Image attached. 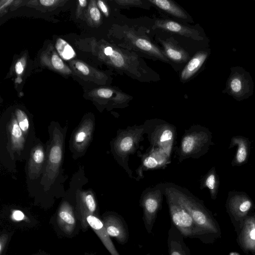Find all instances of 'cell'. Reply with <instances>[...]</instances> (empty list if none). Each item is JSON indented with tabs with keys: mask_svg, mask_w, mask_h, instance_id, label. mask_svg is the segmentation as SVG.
Wrapping results in <instances>:
<instances>
[{
	"mask_svg": "<svg viewBox=\"0 0 255 255\" xmlns=\"http://www.w3.org/2000/svg\"><path fill=\"white\" fill-rule=\"evenodd\" d=\"M155 186L172 197L190 214L196 224L207 235L215 233L217 228L209 211L202 201L187 189L171 182L160 183Z\"/></svg>",
	"mask_w": 255,
	"mask_h": 255,
	"instance_id": "obj_1",
	"label": "cell"
},
{
	"mask_svg": "<svg viewBox=\"0 0 255 255\" xmlns=\"http://www.w3.org/2000/svg\"><path fill=\"white\" fill-rule=\"evenodd\" d=\"M212 135L206 128L200 125H192L185 130L179 146L176 149V157L179 162L202 156L213 145Z\"/></svg>",
	"mask_w": 255,
	"mask_h": 255,
	"instance_id": "obj_2",
	"label": "cell"
},
{
	"mask_svg": "<svg viewBox=\"0 0 255 255\" xmlns=\"http://www.w3.org/2000/svg\"><path fill=\"white\" fill-rule=\"evenodd\" d=\"M143 125L128 126L120 129L113 144V153L119 164L124 168L130 178H134L129 167V156L135 153L143 140Z\"/></svg>",
	"mask_w": 255,
	"mask_h": 255,
	"instance_id": "obj_3",
	"label": "cell"
},
{
	"mask_svg": "<svg viewBox=\"0 0 255 255\" xmlns=\"http://www.w3.org/2000/svg\"><path fill=\"white\" fill-rule=\"evenodd\" d=\"M143 125L150 146L164 150L171 157L177 136L176 127L159 119L146 121Z\"/></svg>",
	"mask_w": 255,
	"mask_h": 255,
	"instance_id": "obj_4",
	"label": "cell"
},
{
	"mask_svg": "<svg viewBox=\"0 0 255 255\" xmlns=\"http://www.w3.org/2000/svg\"><path fill=\"white\" fill-rule=\"evenodd\" d=\"M162 192L166 199L172 224L184 238L204 240L207 235L196 224L188 212L169 194Z\"/></svg>",
	"mask_w": 255,
	"mask_h": 255,
	"instance_id": "obj_5",
	"label": "cell"
},
{
	"mask_svg": "<svg viewBox=\"0 0 255 255\" xmlns=\"http://www.w3.org/2000/svg\"><path fill=\"white\" fill-rule=\"evenodd\" d=\"M163 196L162 191L155 186L145 189L141 194L139 205L143 211L145 228L149 234L151 232L157 214L162 208Z\"/></svg>",
	"mask_w": 255,
	"mask_h": 255,
	"instance_id": "obj_6",
	"label": "cell"
},
{
	"mask_svg": "<svg viewBox=\"0 0 255 255\" xmlns=\"http://www.w3.org/2000/svg\"><path fill=\"white\" fill-rule=\"evenodd\" d=\"M140 157L141 164L136 170L140 178L143 177V171L164 168L170 162V157L164 150L151 146Z\"/></svg>",
	"mask_w": 255,
	"mask_h": 255,
	"instance_id": "obj_7",
	"label": "cell"
},
{
	"mask_svg": "<svg viewBox=\"0 0 255 255\" xmlns=\"http://www.w3.org/2000/svg\"><path fill=\"white\" fill-rule=\"evenodd\" d=\"M105 229L110 237L114 238L121 244L127 243L129 231L124 219L116 213L105 216L102 220Z\"/></svg>",
	"mask_w": 255,
	"mask_h": 255,
	"instance_id": "obj_8",
	"label": "cell"
},
{
	"mask_svg": "<svg viewBox=\"0 0 255 255\" xmlns=\"http://www.w3.org/2000/svg\"><path fill=\"white\" fill-rule=\"evenodd\" d=\"M227 203L229 210L237 217L246 215L253 206V202L249 196L242 192H229Z\"/></svg>",
	"mask_w": 255,
	"mask_h": 255,
	"instance_id": "obj_9",
	"label": "cell"
},
{
	"mask_svg": "<svg viewBox=\"0 0 255 255\" xmlns=\"http://www.w3.org/2000/svg\"><path fill=\"white\" fill-rule=\"evenodd\" d=\"M87 220L89 226L98 236L111 255H120L108 234L102 220L94 215L88 216Z\"/></svg>",
	"mask_w": 255,
	"mask_h": 255,
	"instance_id": "obj_10",
	"label": "cell"
},
{
	"mask_svg": "<svg viewBox=\"0 0 255 255\" xmlns=\"http://www.w3.org/2000/svg\"><path fill=\"white\" fill-rule=\"evenodd\" d=\"M184 238L172 224L167 239L168 255H190V250L184 241Z\"/></svg>",
	"mask_w": 255,
	"mask_h": 255,
	"instance_id": "obj_11",
	"label": "cell"
},
{
	"mask_svg": "<svg viewBox=\"0 0 255 255\" xmlns=\"http://www.w3.org/2000/svg\"><path fill=\"white\" fill-rule=\"evenodd\" d=\"M237 146V150L231 164L233 166H241L248 162L250 149V141L245 136L237 135L233 136L231 140L229 149Z\"/></svg>",
	"mask_w": 255,
	"mask_h": 255,
	"instance_id": "obj_12",
	"label": "cell"
},
{
	"mask_svg": "<svg viewBox=\"0 0 255 255\" xmlns=\"http://www.w3.org/2000/svg\"><path fill=\"white\" fill-rule=\"evenodd\" d=\"M57 222L63 232L67 235H71L76 225V219L72 208L67 204L63 205L58 212Z\"/></svg>",
	"mask_w": 255,
	"mask_h": 255,
	"instance_id": "obj_13",
	"label": "cell"
},
{
	"mask_svg": "<svg viewBox=\"0 0 255 255\" xmlns=\"http://www.w3.org/2000/svg\"><path fill=\"white\" fill-rule=\"evenodd\" d=\"M96 207L95 200L91 194H87L82 199L78 207L77 218L83 228L87 229L89 226L87 218L90 215H93Z\"/></svg>",
	"mask_w": 255,
	"mask_h": 255,
	"instance_id": "obj_14",
	"label": "cell"
},
{
	"mask_svg": "<svg viewBox=\"0 0 255 255\" xmlns=\"http://www.w3.org/2000/svg\"><path fill=\"white\" fill-rule=\"evenodd\" d=\"M157 26L161 28L177 33L182 35L190 37L194 39H200L196 31L186 27L179 23L170 20H160L156 22Z\"/></svg>",
	"mask_w": 255,
	"mask_h": 255,
	"instance_id": "obj_15",
	"label": "cell"
},
{
	"mask_svg": "<svg viewBox=\"0 0 255 255\" xmlns=\"http://www.w3.org/2000/svg\"><path fill=\"white\" fill-rule=\"evenodd\" d=\"M220 181L215 167H212L202 177L201 180L200 189L207 188L209 190L211 198H216Z\"/></svg>",
	"mask_w": 255,
	"mask_h": 255,
	"instance_id": "obj_16",
	"label": "cell"
},
{
	"mask_svg": "<svg viewBox=\"0 0 255 255\" xmlns=\"http://www.w3.org/2000/svg\"><path fill=\"white\" fill-rule=\"evenodd\" d=\"M207 57V54L204 52L197 53L190 60L183 70L181 78L186 80L191 77L201 67Z\"/></svg>",
	"mask_w": 255,
	"mask_h": 255,
	"instance_id": "obj_17",
	"label": "cell"
},
{
	"mask_svg": "<svg viewBox=\"0 0 255 255\" xmlns=\"http://www.w3.org/2000/svg\"><path fill=\"white\" fill-rule=\"evenodd\" d=\"M149 1L160 9L176 17L182 18L187 17L183 11L171 1L168 0H150Z\"/></svg>",
	"mask_w": 255,
	"mask_h": 255,
	"instance_id": "obj_18",
	"label": "cell"
},
{
	"mask_svg": "<svg viewBox=\"0 0 255 255\" xmlns=\"http://www.w3.org/2000/svg\"><path fill=\"white\" fill-rule=\"evenodd\" d=\"M55 47L59 55L64 60H70L76 56L72 47L62 38L57 40Z\"/></svg>",
	"mask_w": 255,
	"mask_h": 255,
	"instance_id": "obj_19",
	"label": "cell"
},
{
	"mask_svg": "<svg viewBox=\"0 0 255 255\" xmlns=\"http://www.w3.org/2000/svg\"><path fill=\"white\" fill-rule=\"evenodd\" d=\"M164 46L166 54L171 60L176 62H182L186 60L187 55L180 49L169 43H165Z\"/></svg>",
	"mask_w": 255,
	"mask_h": 255,
	"instance_id": "obj_20",
	"label": "cell"
},
{
	"mask_svg": "<svg viewBox=\"0 0 255 255\" xmlns=\"http://www.w3.org/2000/svg\"><path fill=\"white\" fill-rule=\"evenodd\" d=\"M249 221L247 223L243 234L245 245L247 247L254 249L255 248V223Z\"/></svg>",
	"mask_w": 255,
	"mask_h": 255,
	"instance_id": "obj_21",
	"label": "cell"
},
{
	"mask_svg": "<svg viewBox=\"0 0 255 255\" xmlns=\"http://www.w3.org/2000/svg\"><path fill=\"white\" fill-rule=\"evenodd\" d=\"M135 45L137 48L142 51L150 52L156 56L165 59V58L159 50L149 41L145 39L140 38L136 39L135 41Z\"/></svg>",
	"mask_w": 255,
	"mask_h": 255,
	"instance_id": "obj_22",
	"label": "cell"
},
{
	"mask_svg": "<svg viewBox=\"0 0 255 255\" xmlns=\"http://www.w3.org/2000/svg\"><path fill=\"white\" fill-rule=\"evenodd\" d=\"M230 88L235 95L242 94L245 88V82L243 78L239 76L233 77L230 82Z\"/></svg>",
	"mask_w": 255,
	"mask_h": 255,
	"instance_id": "obj_23",
	"label": "cell"
},
{
	"mask_svg": "<svg viewBox=\"0 0 255 255\" xmlns=\"http://www.w3.org/2000/svg\"><path fill=\"white\" fill-rule=\"evenodd\" d=\"M18 124L21 129L26 131L29 128V122L27 117L24 112L21 110H17L16 112Z\"/></svg>",
	"mask_w": 255,
	"mask_h": 255,
	"instance_id": "obj_24",
	"label": "cell"
},
{
	"mask_svg": "<svg viewBox=\"0 0 255 255\" xmlns=\"http://www.w3.org/2000/svg\"><path fill=\"white\" fill-rule=\"evenodd\" d=\"M112 63L116 67L119 68L125 67L126 66V61L122 54L114 50L112 54L109 56Z\"/></svg>",
	"mask_w": 255,
	"mask_h": 255,
	"instance_id": "obj_25",
	"label": "cell"
},
{
	"mask_svg": "<svg viewBox=\"0 0 255 255\" xmlns=\"http://www.w3.org/2000/svg\"><path fill=\"white\" fill-rule=\"evenodd\" d=\"M62 157V151L60 147L58 145L53 146L50 150L49 160L53 164L59 163Z\"/></svg>",
	"mask_w": 255,
	"mask_h": 255,
	"instance_id": "obj_26",
	"label": "cell"
},
{
	"mask_svg": "<svg viewBox=\"0 0 255 255\" xmlns=\"http://www.w3.org/2000/svg\"><path fill=\"white\" fill-rule=\"evenodd\" d=\"M51 62L53 67L56 70L62 71L65 69V65L61 58L56 53L52 55Z\"/></svg>",
	"mask_w": 255,
	"mask_h": 255,
	"instance_id": "obj_27",
	"label": "cell"
},
{
	"mask_svg": "<svg viewBox=\"0 0 255 255\" xmlns=\"http://www.w3.org/2000/svg\"><path fill=\"white\" fill-rule=\"evenodd\" d=\"M20 128L17 123H14L11 128V134L14 139H18L21 137L22 132Z\"/></svg>",
	"mask_w": 255,
	"mask_h": 255,
	"instance_id": "obj_28",
	"label": "cell"
},
{
	"mask_svg": "<svg viewBox=\"0 0 255 255\" xmlns=\"http://www.w3.org/2000/svg\"><path fill=\"white\" fill-rule=\"evenodd\" d=\"M113 94V91L110 89L101 88L97 91L98 95L103 98H110Z\"/></svg>",
	"mask_w": 255,
	"mask_h": 255,
	"instance_id": "obj_29",
	"label": "cell"
},
{
	"mask_svg": "<svg viewBox=\"0 0 255 255\" xmlns=\"http://www.w3.org/2000/svg\"><path fill=\"white\" fill-rule=\"evenodd\" d=\"M33 158L35 162L39 164L43 162L44 159V153L42 149H37L34 152Z\"/></svg>",
	"mask_w": 255,
	"mask_h": 255,
	"instance_id": "obj_30",
	"label": "cell"
},
{
	"mask_svg": "<svg viewBox=\"0 0 255 255\" xmlns=\"http://www.w3.org/2000/svg\"><path fill=\"white\" fill-rule=\"evenodd\" d=\"M90 14L91 18L95 21H98L101 18V13L96 6H93L90 9Z\"/></svg>",
	"mask_w": 255,
	"mask_h": 255,
	"instance_id": "obj_31",
	"label": "cell"
},
{
	"mask_svg": "<svg viewBox=\"0 0 255 255\" xmlns=\"http://www.w3.org/2000/svg\"><path fill=\"white\" fill-rule=\"evenodd\" d=\"M76 68L83 74L87 75L89 73V68L84 63L77 62L75 63Z\"/></svg>",
	"mask_w": 255,
	"mask_h": 255,
	"instance_id": "obj_32",
	"label": "cell"
},
{
	"mask_svg": "<svg viewBox=\"0 0 255 255\" xmlns=\"http://www.w3.org/2000/svg\"><path fill=\"white\" fill-rule=\"evenodd\" d=\"M8 240V235L2 234L0 237V255H2Z\"/></svg>",
	"mask_w": 255,
	"mask_h": 255,
	"instance_id": "obj_33",
	"label": "cell"
},
{
	"mask_svg": "<svg viewBox=\"0 0 255 255\" xmlns=\"http://www.w3.org/2000/svg\"><path fill=\"white\" fill-rule=\"evenodd\" d=\"M87 136L86 132L84 130L79 131L75 136V141L77 142H82L86 139Z\"/></svg>",
	"mask_w": 255,
	"mask_h": 255,
	"instance_id": "obj_34",
	"label": "cell"
},
{
	"mask_svg": "<svg viewBox=\"0 0 255 255\" xmlns=\"http://www.w3.org/2000/svg\"><path fill=\"white\" fill-rule=\"evenodd\" d=\"M117 2L119 4L122 5H138L141 3V1L139 0H118Z\"/></svg>",
	"mask_w": 255,
	"mask_h": 255,
	"instance_id": "obj_35",
	"label": "cell"
},
{
	"mask_svg": "<svg viewBox=\"0 0 255 255\" xmlns=\"http://www.w3.org/2000/svg\"><path fill=\"white\" fill-rule=\"evenodd\" d=\"M98 5L103 13L106 15L108 16L109 11L107 6L105 3L102 0L98 1Z\"/></svg>",
	"mask_w": 255,
	"mask_h": 255,
	"instance_id": "obj_36",
	"label": "cell"
},
{
	"mask_svg": "<svg viewBox=\"0 0 255 255\" xmlns=\"http://www.w3.org/2000/svg\"><path fill=\"white\" fill-rule=\"evenodd\" d=\"M15 72L17 74H20L22 73L24 66L22 62L20 61H18L15 66Z\"/></svg>",
	"mask_w": 255,
	"mask_h": 255,
	"instance_id": "obj_37",
	"label": "cell"
},
{
	"mask_svg": "<svg viewBox=\"0 0 255 255\" xmlns=\"http://www.w3.org/2000/svg\"><path fill=\"white\" fill-rule=\"evenodd\" d=\"M57 1V0H40L39 2L44 6H49L52 5Z\"/></svg>",
	"mask_w": 255,
	"mask_h": 255,
	"instance_id": "obj_38",
	"label": "cell"
},
{
	"mask_svg": "<svg viewBox=\"0 0 255 255\" xmlns=\"http://www.w3.org/2000/svg\"><path fill=\"white\" fill-rule=\"evenodd\" d=\"M13 217L14 219L16 220H20L23 218V214L20 211H15L13 213Z\"/></svg>",
	"mask_w": 255,
	"mask_h": 255,
	"instance_id": "obj_39",
	"label": "cell"
},
{
	"mask_svg": "<svg viewBox=\"0 0 255 255\" xmlns=\"http://www.w3.org/2000/svg\"><path fill=\"white\" fill-rule=\"evenodd\" d=\"M104 53L106 56H111L113 51L114 50L113 48L111 46H107L104 49Z\"/></svg>",
	"mask_w": 255,
	"mask_h": 255,
	"instance_id": "obj_40",
	"label": "cell"
},
{
	"mask_svg": "<svg viewBox=\"0 0 255 255\" xmlns=\"http://www.w3.org/2000/svg\"><path fill=\"white\" fill-rule=\"evenodd\" d=\"M79 4L82 7H85L87 4V0H79Z\"/></svg>",
	"mask_w": 255,
	"mask_h": 255,
	"instance_id": "obj_41",
	"label": "cell"
},
{
	"mask_svg": "<svg viewBox=\"0 0 255 255\" xmlns=\"http://www.w3.org/2000/svg\"><path fill=\"white\" fill-rule=\"evenodd\" d=\"M230 255H239L237 253L233 252V253H231Z\"/></svg>",
	"mask_w": 255,
	"mask_h": 255,
	"instance_id": "obj_42",
	"label": "cell"
},
{
	"mask_svg": "<svg viewBox=\"0 0 255 255\" xmlns=\"http://www.w3.org/2000/svg\"></svg>",
	"mask_w": 255,
	"mask_h": 255,
	"instance_id": "obj_43",
	"label": "cell"
}]
</instances>
